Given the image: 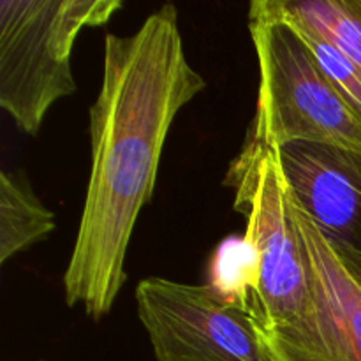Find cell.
I'll list each match as a JSON object with an SVG mask.
<instances>
[{"mask_svg":"<svg viewBox=\"0 0 361 361\" xmlns=\"http://www.w3.org/2000/svg\"><path fill=\"white\" fill-rule=\"evenodd\" d=\"M204 87L185 56L173 4L154 11L134 34H106L101 88L90 108V180L63 274L67 307L81 305L94 321L111 312L173 120Z\"/></svg>","mask_w":361,"mask_h":361,"instance_id":"6da1fadb","label":"cell"},{"mask_svg":"<svg viewBox=\"0 0 361 361\" xmlns=\"http://www.w3.org/2000/svg\"><path fill=\"white\" fill-rule=\"evenodd\" d=\"M249 30L259 63V94L249 136L267 147L317 143L361 152V118L289 21L254 0Z\"/></svg>","mask_w":361,"mask_h":361,"instance_id":"7a4b0ae2","label":"cell"},{"mask_svg":"<svg viewBox=\"0 0 361 361\" xmlns=\"http://www.w3.org/2000/svg\"><path fill=\"white\" fill-rule=\"evenodd\" d=\"M224 183L235 190V210L245 217L243 242L257 261V281L247 302L263 331L295 324L309 305V277L279 150L247 136Z\"/></svg>","mask_w":361,"mask_h":361,"instance_id":"277c9868","label":"cell"},{"mask_svg":"<svg viewBox=\"0 0 361 361\" xmlns=\"http://www.w3.org/2000/svg\"><path fill=\"white\" fill-rule=\"evenodd\" d=\"M289 208L305 257L310 298L295 324L261 330L271 360L361 361V288L291 192Z\"/></svg>","mask_w":361,"mask_h":361,"instance_id":"8992f818","label":"cell"},{"mask_svg":"<svg viewBox=\"0 0 361 361\" xmlns=\"http://www.w3.org/2000/svg\"><path fill=\"white\" fill-rule=\"evenodd\" d=\"M263 7V6H261ZM275 16V14H274ZM288 21V20H286ZM291 23V21H289ZM296 30L300 32L310 49L314 51L316 59L323 66L324 73L330 76L335 87L342 94V97L349 102L356 115L361 118V69L356 66L353 60H349L337 46L331 44L326 37L319 35L317 32L310 30V28L302 27V25L291 23Z\"/></svg>","mask_w":361,"mask_h":361,"instance_id":"30bf717a","label":"cell"},{"mask_svg":"<svg viewBox=\"0 0 361 361\" xmlns=\"http://www.w3.org/2000/svg\"><path fill=\"white\" fill-rule=\"evenodd\" d=\"M37 361H48V360H37Z\"/></svg>","mask_w":361,"mask_h":361,"instance_id":"8fae6325","label":"cell"},{"mask_svg":"<svg viewBox=\"0 0 361 361\" xmlns=\"http://www.w3.org/2000/svg\"><path fill=\"white\" fill-rule=\"evenodd\" d=\"M264 11L310 28L361 69V0H259Z\"/></svg>","mask_w":361,"mask_h":361,"instance_id":"9c48e42d","label":"cell"},{"mask_svg":"<svg viewBox=\"0 0 361 361\" xmlns=\"http://www.w3.org/2000/svg\"><path fill=\"white\" fill-rule=\"evenodd\" d=\"M122 0H0V106L25 134L41 130L46 113L76 92L74 42L102 27Z\"/></svg>","mask_w":361,"mask_h":361,"instance_id":"3957f363","label":"cell"},{"mask_svg":"<svg viewBox=\"0 0 361 361\" xmlns=\"http://www.w3.org/2000/svg\"><path fill=\"white\" fill-rule=\"evenodd\" d=\"M56 217L41 203L23 176L0 173V263L6 264L34 243L48 238Z\"/></svg>","mask_w":361,"mask_h":361,"instance_id":"ba28073f","label":"cell"},{"mask_svg":"<svg viewBox=\"0 0 361 361\" xmlns=\"http://www.w3.org/2000/svg\"><path fill=\"white\" fill-rule=\"evenodd\" d=\"M136 303L157 361H274L256 317L215 286L143 279Z\"/></svg>","mask_w":361,"mask_h":361,"instance_id":"5b68a950","label":"cell"},{"mask_svg":"<svg viewBox=\"0 0 361 361\" xmlns=\"http://www.w3.org/2000/svg\"><path fill=\"white\" fill-rule=\"evenodd\" d=\"M277 150L289 192L361 288V152L317 143Z\"/></svg>","mask_w":361,"mask_h":361,"instance_id":"52a82bcc","label":"cell"}]
</instances>
